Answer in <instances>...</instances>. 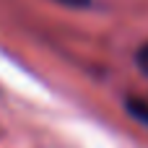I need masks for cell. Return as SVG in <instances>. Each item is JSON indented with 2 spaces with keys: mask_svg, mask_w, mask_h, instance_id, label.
I'll list each match as a JSON object with an SVG mask.
<instances>
[{
  "mask_svg": "<svg viewBox=\"0 0 148 148\" xmlns=\"http://www.w3.org/2000/svg\"><path fill=\"white\" fill-rule=\"evenodd\" d=\"M125 109L130 112V117H135L140 125H148V101L146 99H127Z\"/></svg>",
  "mask_w": 148,
  "mask_h": 148,
  "instance_id": "cell-1",
  "label": "cell"
},
{
  "mask_svg": "<svg viewBox=\"0 0 148 148\" xmlns=\"http://www.w3.org/2000/svg\"><path fill=\"white\" fill-rule=\"evenodd\" d=\"M135 65H138V70L148 78V42L138 49V52H135Z\"/></svg>",
  "mask_w": 148,
  "mask_h": 148,
  "instance_id": "cell-2",
  "label": "cell"
},
{
  "mask_svg": "<svg viewBox=\"0 0 148 148\" xmlns=\"http://www.w3.org/2000/svg\"><path fill=\"white\" fill-rule=\"evenodd\" d=\"M55 3H60L65 8H88L91 5V0H55Z\"/></svg>",
  "mask_w": 148,
  "mask_h": 148,
  "instance_id": "cell-3",
  "label": "cell"
}]
</instances>
